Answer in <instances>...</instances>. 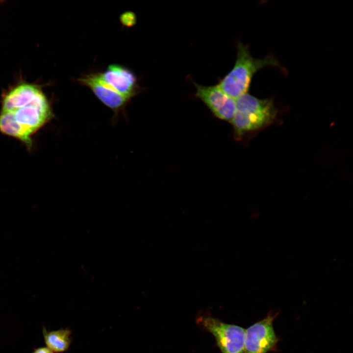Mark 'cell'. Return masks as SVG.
Returning a JSON list of instances; mask_svg holds the SVG:
<instances>
[{"instance_id":"cell-1","label":"cell","mask_w":353,"mask_h":353,"mask_svg":"<svg viewBox=\"0 0 353 353\" xmlns=\"http://www.w3.org/2000/svg\"><path fill=\"white\" fill-rule=\"evenodd\" d=\"M54 117L51 105L40 91L27 104L0 113V131L17 139L28 148L32 136Z\"/></svg>"},{"instance_id":"cell-8","label":"cell","mask_w":353,"mask_h":353,"mask_svg":"<svg viewBox=\"0 0 353 353\" xmlns=\"http://www.w3.org/2000/svg\"><path fill=\"white\" fill-rule=\"evenodd\" d=\"M99 74L106 84L131 100L142 91L137 76L126 66L118 64H110L105 70L99 71Z\"/></svg>"},{"instance_id":"cell-7","label":"cell","mask_w":353,"mask_h":353,"mask_svg":"<svg viewBox=\"0 0 353 353\" xmlns=\"http://www.w3.org/2000/svg\"><path fill=\"white\" fill-rule=\"evenodd\" d=\"M196 96L218 118L231 122L235 110V100L225 93L217 85L205 86L194 83Z\"/></svg>"},{"instance_id":"cell-3","label":"cell","mask_w":353,"mask_h":353,"mask_svg":"<svg viewBox=\"0 0 353 353\" xmlns=\"http://www.w3.org/2000/svg\"><path fill=\"white\" fill-rule=\"evenodd\" d=\"M277 109L270 99L257 98L248 93L235 99L231 123L238 136L258 129L274 121Z\"/></svg>"},{"instance_id":"cell-12","label":"cell","mask_w":353,"mask_h":353,"mask_svg":"<svg viewBox=\"0 0 353 353\" xmlns=\"http://www.w3.org/2000/svg\"><path fill=\"white\" fill-rule=\"evenodd\" d=\"M33 353H54L47 347H41L36 349Z\"/></svg>"},{"instance_id":"cell-4","label":"cell","mask_w":353,"mask_h":353,"mask_svg":"<svg viewBox=\"0 0 353 353\" xmlns=\"http://www.w3.org/2000/svg\"><path fill=\"white\" fill-rule=\"evenodd\" d=\"M197 325L214 337L221 353H245V329L237 325L226 323L208 312H200Z\"/></svg>"},{"instance_id":"cell-2","label":"cell","mask_w":353,"mask_h":353,"mask_svg":"<svg viewBox=\"0 0 353 353\" xmlns=\"http://www.w3.org/2000/svg\"><path fill=\"white\" fill-rule=\"evenodd\" d=\"M236 61L232 69L219 81L217 85L234 99L248 93L252 78L260 69L268 66L278 67L277 60L272 56L262 59L252 57L247 45L237 44Z\"/></svg>"},{"instance_id":"cell-10","label":"cell","mask_w":353,"mask_h":353,"mask_svg":"<svg viewBox=\"0 0 353 353\" xmlns=\"http://www.w3.org/2000/svg\"><path fill=\"white\" fill-rule=\"evenodd\" d=\"M72 331L68 328L50 331L43 329V335L47 347L54 353L67 351L72 343Z\"/></svg>"},{"instance_id":"cell-9","label":"cell","mask_w":353,"mask_h":353,"mask_svg":"<svg viewBox=\"0 0 353 353\" xmlns=\"http://www.w3.org/2000/svg\"><path fill=\"white\" fill-rule=\"evenodd\" d=\"M41 90L36 86L23 84L10 91L3 98L0 112H8L31 101Z\"/></svg>"},{"instance_id":"cell-11","label":"cell","mask_w":353,"mask_h":353,"mask_svg":"<svg viewBox=\"0 0 353 353\" xmlns=\"http://www.w3.org/2000/svg\"><path fill=\"white\" fill-rule=\"evenodd\" d=\"M120 21L123 26L130 27L136 24L137 17L133 12L126 11L121 14Z\"/></svg>"},{"instance_id":"cell-6","label":"cell","mask_w":353,"mask_h":353,"mask_svg":"<svg viewBox=\"0 0 353 353\" xmlns=\"http://www.w3.org/2000/svg\"><path fill=\"white\" fill-rule=\"evenodd\" d=\"M277 314L270 312L245 329V353H267L277 350L279 339L275 332L273 321Z\"/></svg>"},{"instance_id":"cell-5","label":"cell","mask_w":353,"mask_h":353,"mask_svg":"<svg viewBox=\"0 0 353 353\" xmlns=\"http://www.w3.org/2000/svg\"><path fill=\"white\" fill-rule=\"evenodd\" d=\"M79 85L90 89L96 98L113 113L112 123H117L121 114L126 118V107L131 99L111 88L100 77L99 71H91L81 75L76 80Z\"/></svg>"}]
</instances>
